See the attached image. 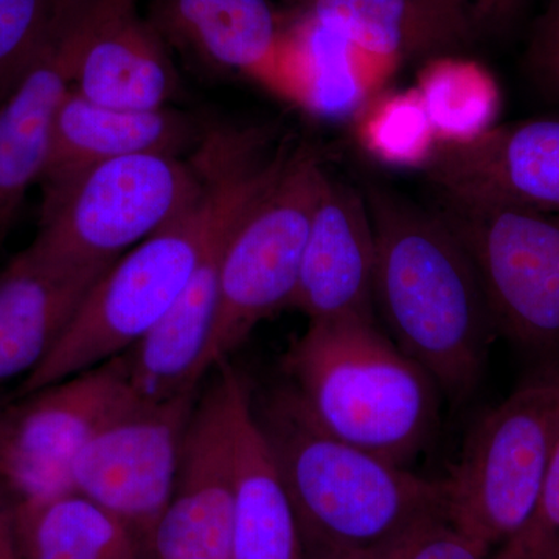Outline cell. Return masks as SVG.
<instances>
[{
    "mask_svg": "<svg viewBox=\"0 0 559 559\" xmlns=\"http://www.w3.org/2000/svg\"><path fill=\"white\" fill-rule=\"evenodd\" d=\"M360 190L377 248L374 311L443 395L469 400L498 333L468 252L432 209L373 179Z\"/></svg>",
    "mask_w": 559,
    "mask_h": 559,
    "instance_id": "cell-1",
    "label": "cell"
},
{
    "mask_svg": "<svg viewBox=\"0 0 559 559\" xmlns=\"http://www.w3.org/2000/svg\"><path fill=\"white\" fill-rule=\"evenodd\" d=\"M253 414L299 524L305 557L392 549L448 520L447 481L418 476L316 425L293 390H274Z\"/></svg>",
    "mask_w": 559,
    "mask_h": 559,
    "instance_id": "cell-2",
    "label": "cell"
},
{
    "mask_svg": "<svg viewBox=\"0 0 559 559\" xmlns=\"http://www.w3.org/2000/svg\"><path fill=\"white\" fill-rule=\"evenodd\" d=\"M264 148L259 131L205 135L194 162L204 179L200 204L124 252L92 286L46 360L11 393L55 384L138 345L179 299L241 179L266 156Z\"/></svg>",
    "mask_w": 559,
    "mask_h": 559,
    "instance_id": "cell-3",
    "label": "cell"
},
{
    "mask_svg": "<svg viewBox=\"0 0 559 559\" xmlns=\"http://www.w3.org/2000/svg\"><path fill=\"white\" fill-rule=\"evenodd\" d=\"M283 370L316 425L395 465L407 468L436 433L439 385L377 318L311 320Z\"/></svg>",
    "mask_w": 559,
    "mask_h": 559,
    "instance_id": "cell-4",
    "label": "cell"
},
{
    "mask_svg": "<svg viewBox=\"0 0 559 559\" xmlns=\"http://www.w3.org/2000/svg\"><path fill=\"white\" fill-rule=\"evenodd\" d=\"M559 441V364L481 415L447 481L448 521L492 550L532 518Z\"/></svg>",
    "mask_w": 559,
    "mask_h": 559,
    "instance_id": "cell-5",
    "label": "cell"
},
{
    "mask_svg": "<svg viewBox=\"0 0 559 559\" xmlns=\"http://www.w3.org/2000/svg\"><path fill=\"white\" fill-rule=\"evenodd\" d=\"M329 178L310 151L289 153L278 175L235 224L221 259L209 373L230 358L261 320L288 308Z\"/></svg>",
    "mask_w": 559,
    "mask_h": 559,
    "instance_id": "cell-6",
    "label": "cell"
},
{
    "mask_svg": "<svg viewBox=\"0 0 559 559\" xmlns=\"http://www.w3.org/2000/svg\"><path fill=\"white\" fill-rule=\"evenodd\" d=\"M202 197L197 164L156 153L120 157L44 197L32 245L69 263L112 264L197 207Z\"/></svg>",
    "mask_w": 559,
    "mask_h": 559,
    "instance_id": "cell-7",
    "label": "cell"
},
{
    "mask_svg": "<svg viewBox=\"0 0 559 559\" xmlns=\"http://www.w3.org/2000/svg\"><path fill=\"white\" fill-rule=\"evenodd\" d=\"M433 212L468 252L496 333L559 355V212L436 193Z\"/></svg>",
    "mask_w": 559,
    "mask_h": 559,
    "instance_id": "cell-8",
    "label": "cell"
},
{
    "mask_svg": "<svg viewBox=\"0 0 559 559\" xmlns=\"http://www.w3.org/2000/svg\"><path fill=\"white\" fill-rule=\"evenodd\" d=\"M138 404L124 355L24 395L0 396V492L16 506L70 491L80 448Z\"/></svg>",
    "mask_w": 559,
    "mask_h": 559,
    "instance_id": "cell-9",
    "label": "cell"
},
{
    "mask_svg": "<svg viewBox=\"0 0 559 559\" xmlns=\"http://www.w3.org/2000/svg\"><path fill=\"white\" fill-rule=\"evenodd\" d=\"M200 389L170 502L151 532L154 559H229L237 498V423L249 385L229 359Z\"/></svg>",
    "mask_w": 559,
    "mask_h": 559,
    "instance_id": "cell-10",
    "label": "cell"
},
{
    "mask_svg": "<svg viewBox=\"0 0 559 559\" xmlns=\"http://www.w3.org/2000/svg\"><path fill=\"white\" fill-rule=\"evenodd\" d=\"M198 393L142 404L110 419L70 465L73 491L131 525L146 540L170 502L183 436Z\"/></svg>",
    "mask_w": 559,
    "mask_h": 559,
    "instance_id": "cell-11",
    "label": "cell"
},
{
    "mask_svg": "<svg viewBox=\"0 0 559 559\" xmlns=\"http://www.w3.org/2000/svg\"><path fill=\"white\" fill-rule=\"evenodd\" d=\"M286 157L288 151H278L246 173L179 299L138 345L124 353L131 390L139 403L159 404L201 389L209 374L207 352L227 238L242 213L282 170Z\"/></svg>",
    "mask_w": 559,
    "mask_h": 559,
    "instance_id": "cell-12",
    "label": "cell"
},
{
    "mask_svg": "<svg viewBox=\"0 0 559 559\" xmlns=\"http://www.w3.org/2000/svg\"><path fill=\"white\" fill-rule=\"evenodd\" d=\"M421 171L447 197L559 212V117L495 124L468 142L439 143Z\"/></svg>",
    "mask_w": 559,
    "mask_h": 559,
    "instance_id": "cell-13",
    "label": "cell"
},
{
    "mask_svg": "<svg viewBox=\"0 0 559 559\" xmlns=\"http://www.w3.org/2000/svg\"><path fill=\"white\" fill-rule=\"evenodd\" d=\"M72 90L120 109L165 108L175 97L178 73L159 35L140 20L135 0H84Z\"/></svg>",
    "mask_w": 559,
    "mask_h": 559,
    "instance_id": "cell-14",
    "label": "cell"
},
{
    "mask_svg": "<svg viewBox=\"0 0 559 559\" xmlns=\"http://www.w3.org/2000/svg\"><path fill=\"white\" fill-rule=\"evenodd\" d=\"M374 231L362 190L329 178L312 218L288 308L308 320L369 316L373 299Z\"/></svg>",
    "mask_w": 559,
    "mask_h": 559,
    "instance_id": "cell-15",
    "label": "cell"
},
{
    "mask_svg": "<svg viewBox=\"0 0 559 559\" xmlns=\"http://www.w3.org/2000/svg\"><path fill=\"white\" fill-rule=\"evenodd\" d=\"M112 264L69 263L31 245L0 271V396L46 360Z\"/></svg>",
    "mask_w": 559,
    "mask_h": 559,
    "instance_id": "cell-16",
    "label": "cell"
},
{
    "mask_svg": "<svg viewBox=\"0 0 559 559\" xmlns=\"http://www.w3.org/2000/svg\"><path fill=\"white\" fill-rule=\"evenodd\" d=\"M202 140L198 121L180 110L110 108L70 87L55 119L39 183L49 197L105 162L146 153L179 157L200 148Z\"/></svg>",
    "mask_w": 559,
    "mask_h": 559,
    "instance_id": "cell-17",
    "label": "cell"
},
{
    "mask_svg": "<svg viewBox=\"0 0 559 559\" xmlns=\"http://www.w3.org/2000/svg\"><path fill=\"white\" fill-rule=\"evenodd\" d=\"M81 2L76 0L61 27L0 105V242L46 167L55 119L72 87Z\"/></svg>",
    "mask_w": 559,
    "mask_h": 559,
    "instance_id": "cell-18",
    "label": "cell"
},
{
    "mask_svg": "<svg viewBox=\"0 0 559 559\" xmlns=\"http://www.w3.org/2000/svg\"><path fill=\"white\" fill-rule=\"evenodd\" d=\"M396 66L310 16L280 35L274 53L252 76L311 112L345 119L378 95Z\"/></svg>",
    "mask_w": 559,
    "mask_h": 559,
    "instance_id": "cell-19",
    "label": "cell"
},
{
    "mask_svg": "<svg viewBox=\"0 0 559 559\" xmlns=\"http://www.w3.org/2000/svg\"><path fill=\"white\" fill-rule=\"evenodd\" d=\"M311 16L399 64L463 55L480 36L471 0H316Z\"/></svg>",
    "mask_w": 559,
    "mask_h": 559,
    "instance_id": "cell-20",
    "label": "cell"
},
{
    "mask_svg": "<svg viewBox=\"0 0 559 559\" xmlns=\"http://www.w3.org/2000/svg\"><path fill=\"white\" fill-rule=\"evenodd\" d=\"M229 559H307L299 524L255 414H238L237 498Z\"/></svg>",
    "mask_w": 559,
    "mask_h": 559,
    "instance_id": "cell-21",
    "label": "cell"
},
{
    "mask_svg": "<svg viewBox=\"0 0 559 559\" xmlns=\"http://www.w3.org/2000/svg\"><path fill=\"white\" fill-rule=\"evenodd\" d=\"M24 559H150L148 540L94 500L70 491L13 506Z\"/></svg>",
    "mask_w": 559,
    "mask_h": 559,
    "instance_id": "cell-22",
    "label": "cell"
},
{
    "mask_svg": "<svg viewBox=\"0 0 559 559\" xmlns=\"http://www.w3.org/2000/svg\"><path fill=\"white\" fill-rule=\"evenodd\" d=\"M164 17L202 60L250 76L266 64L282 35L266 0H165Z\"/></svg>",
    "mask_w": 559,
    "mask_h": 559,
    "instance_id": "cell-23",
    "label": "cell"
},
{
    "mask_svg": "<svg viewBox=\"0 0 559 559\" xmlns=\"http://www.w3.org/2000/svg\"><path fill=\"white\" fill-rule=\"evenodd\" d=\"M415 90L439 143L468 142L498 124V81L476 60L448 55L426 61Z\"/></svg>",
    "mask_w": 559,
    "mask_h": 559,
    "instance_id": "cell-24",
    "label": "cell"
},
{
    "mask_svg": "<svg viewBox=\"0 0 559 559\" xmlns=\"http://www.w3.org/2000/svg\"><path fill=\"white\" fill-rule=\"evenodd\" d=\"M355 117L360 146L382 164L421 170L439 145L415 87L374 95Z\"/></svg>",
    "mask_w": 559,
    "mask_h": 559,
    "instance_id": "cell-25",
    "label": "cell"
},
{
    "mask_svg": "<svg viewBox=\"0 0 559 559\" xmlns=\"http://www.w3.org/2000/svg\"><path fill=\"white\" fill-rule=\"evenodd\" d=\"M76 0H0V105L16 87Z\"/></svg>",
    "mask_w": 559,
    "mask_h": 559,
    "instance_id": "cell-26",
    "label": "cell"
},
{
    "mask_svg": "<svg viewBox=\"0 0 559 559\" xmlns=\"http://www.w3.org/2000/svg\"><path fill=\"white\" fill-rule=\"evenodd\" d=\"M491 559H559V441L532 518Z\"/></svg>",
    "mask_w": 559,
    "mask_h": 559,
    "instance_id": "cell-27",
    "label": "cell"
},
{
    "mask_svg": "<svg viewBox=\"0 0 559 559\" xmlns=\"http://www.w3.org/2000/svg\"><path fill=\"white\" fill-rule=\"evenodd\" d=\"M491 547L471 538L448 520L430 522L390 550L389 559H491Z\"/></svg>",
    "mask_w": 559,
    "mask_h": 559,
    "instance_id": "cell-28",
    "label": "cell"
},
{
    "mask_svg": "<svg viewBox=\"0 0 559 559\" xmlns=\"http://www.w3.org/2000/svg\"><path fill=\"white\" fill-rule=\"evenodd\" d=\"M525 72L546 100L559 103V0H551L525 51Z\"/></svg>",
    "mask_w": 559,
    "mask_h": 559,
    "instance_id": "cell-29",
    "label": "cell"
},
{
    "mask_svg": "<svg viewBox=\"0 0 559 559\" xmlns=\"http://www.w3.org/2000/svg\"><path fill=\"white\" fill-rule=\"evenodd\" d=\"M524 0H471L480 35L499 32L516 20Z\"/></svg>",
    "mask_w": 559,
    "mask_h": 559,
    "instance_id": "cell-30",
    "label": "cell"
},
{
    "mask_svg": "<svg viewBox=\"0 0 559 559\" xmlns=\"http://www.w3.org/2000/svg\"><path fill=\"white\" fill-rule=\"evenodd\" d=\"M0 559H24L14 525L13 506L0 492Z\"/></svg>",
    "mask_w": 559,
    "mask_h": 559,
    "instance_id": "cell-31",
    "label": "cell"
},
{
    "mask_svg": "<svg viewBox=\"0 0 559 559\" xmlns=\"http://www.w3.org/2000/svg\"><path fill=\"white\" fill-rule=\"evenodd\" d=\"M393 549V547H392ZM370 551V554H334L319 555V557H307V559H389L390 550Z\"/></svg>",
    "mask_w": 559,
    "mask_h": 559,
    "instance_id": "cell-32",
    "label": "cell"
},
{
    "mask_svg": "<svg viewBox=\"0 0 559 559\" xmlns=\"http://www.w3.org/2000/svg\"><path fill=\"white\" fill-rule=\"evenodd\" d=\"M150 559H154L153 557H151Z\"/></svg>",
    "mask_w": 559,
    "mask_h": 559,
    "instance_id": "cell-33",
    "label": "cell"
}]
</instances>
